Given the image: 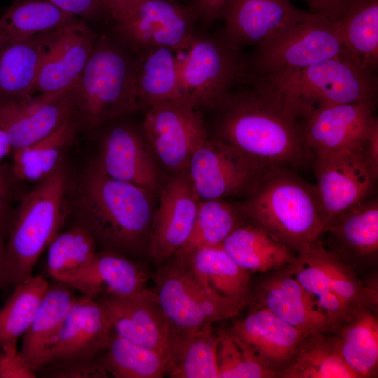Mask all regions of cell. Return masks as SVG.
Returning <instances> with one entry per match:
<instances>
[{"label": "cell", "mask_w": 378, "mask_h": 378, "mask_svg": "<svg viewBox=\"0 0 378 378\" xmlns=\"http://www.w3.org/2000/svg\"><path fill=\"white\" fill-rule=\"evenodd\" d=\"M214 136L269 167L303 163L309 150L280 92L264 77L234 88L212 109Z\"/></svg>", "instance_id": "1"}, {"label": "cell", "mask_w": 378, "mask_h": 378, "mask_svg": "<svg viewBox=\"0 0 378 378\" xmlns=\"http://www.w3.org/2000/svg\"><path fill=\"white\" fill-rule=\"evenodd\" d=\"M155 195L108 177L93 162L78 182L71 211L98 246L138 260L147 255Z\"/></svg>", "instance_id": "2"}, {"label": "cell", "mask_w": 378, "mask_h": 378, "mask_svg": "<svg viewBox=\"0 0 378 378\" xmlns=\"http://www.w3.org/2000/svg\"><path fill=\"white\" fill-rule=\"evenodd\" d=\"M240 204L248 222L296 253L318 240L326 227L316 186L288 167L270 169Z\"/></svg>", "instance_id": "3"}, {"label": "cell", "mask_w": 378, "mask_h": 378, "mask_svg": "<svg viewBox=\"0 0 378 378\" xmlns=\"http://www.w3.org/2000/svg\"><path fill=\"white\" fill-rule=\"evenodd\" d=\"M130 53L106 36L97 38L85 67L68 90L77 129H97L139 111Z\"/></svg>", "instance_id": "4"}, {"label": "cell", "mask_w": 378, "mask_h": 378, "mask_svg": "<svg viewBox=\"0 0 378 378\" xmlns=\"http://www.w3.org/2000/svg\"><path fill=\"white\" fill-rule=\"evenodd\" d=\"M66 186L62 164L38 182L13 212L6 242L4 286H14L34 275L36 262L64 223Z\"/></svg>", "instance_id": "5"}, {"label": "cell", "mask_w": 378, "mask_h": 378, "mask_svg": "<svg viewBox=\"0 0 378 378\" xmlns=\"http://www.w3.org/2000/svg\"><path fill=\"white\" fill-rule=\"evenodd\" d=\"M262 77L280 92L286 111L298 122L321 106L377 100V76L347 53Z\"/></svg>", "instance_id": "6"}, {"label": "cell", "mask_w": 378, "mask_h": 378, "mask_svg": "<svg viewBox=\"0 0 378 378\" xmlns=\"http://www.w3.org/2000/svg\"><path fill=\"white\" fill-rule=\"evenodd\" d=\"M181 96L195 108L213 109L229 92L252 79L241 50L220 36L194 33L178 53Z\"/></svg>", "instance_id": "7"}, {"label": "cell", "mask_w": 378, "mask_h": 378, "mask_svg": "<svg viewBox=\"0 0 378 378\" xmlns=\"http://www.w3.org/2000/svg\"><path fill=\"white\" fill-rule=\"evenodd\" d=\"M160 304L171 332L198 330L234 317L250 300L223 296L207 286L189 262L170 259L155 276Z\"/></svg>", "instance_id": "8"}, {"label": "cell", "mask_w": 378, "mask_h": 378, "mask_svg": "<svg viewBox=\"0 0 378 378\" xmlns=\"http://www.w3.org/2000/svg\"><path fill=\"white\" fill-rule=\"evenodd\" d=\"M290 272L327 313L339 310L343 302L354 313L361 309L377 313V278H359L356 268L319 239L297 253Z\"/></svg>", "instance_id": "9"}, {"label": "cell", "mask_w": 378, "mask_h": 378, "mask_svg": "<svg viewBox=\"0 0 378 378\" xmlns=\"http://www.w3.org/2000/svg\"><path fill=\"white\" fill-rule=\"evenodd\" d=\"M108 15L119 42L135 56L158 47L183 52L198 20L192 5L174 0H128Z\"/></svg>", "instance_id": "10"}, {"label": "cell", "mask_w": 378, "mask_h": 378, "mask_svg": "<svg viewBox=\"0 0 378 378\" xmlns=\"http://www.w3.org/2000/svg\"><path fill=\"white\" fill-rule=\"evenodd\" d=\"M346 53L340 20L308 13L294 27L255 47L248 64L254 78L304 68Z\"/></svg>", "instance_id": "11"}, {"label": "cell", "mask_w": 378, "mask_h": 378, "mask_svg": "<svg viewBox=\"0 0 378 378\" xmlns=\"http://www.w3.org/2000/svg\"><path fill=\"white\" fill-rule=\"evenodd\" d=\"M272 168L208 137L193 153L187 173L198 200L203 201L247 197Z\"/></svg>", "instance_id": "12"}, {"label": "cell", "mask_w": 378, "mask_h": 378, "mask_svg": "<svg viewBox=\"0 0 378 378\" xmlns=\"http://www.w3.org/2000/svg\"><path fill=\"white\" fill-rule=\"evenodd\" d=\"M141 126L158 163L172 174L187 172L193 153L209 137L202 111L183 99L147 108Z\"/></svg>", "instance_id": "13"}, {"label": "cell", "mask_w": 378, "mask_h": 378, "mask_svg": "<svg viewBox=\"0 0 378 378\" xmlns=\"http://www.w3.org/2000/svg\"><path fill=\"white\" fill-rule=\"evenodd\" d=\"M360 142L315 155V186L323 206L326 226L341 213L371 197L374 191L378 177L366 162Z\"/></svg>", "instance_id": "14"}, {"label": "cell", "mask_w": 378, "mask_h": 378, "mask_svg": "<svg viewBox=\"0 0 378 378\" xmlns=\"http://www.w3.org/2000/svg\"><path fill=\"white\" fill-rule=\"evenodd\" d=\"M122 118L106 125L94 163L108 177L156 195L161 183L159 163L141 126L137 127Z\"/></svg>", "instance_id": "15"}, {"label": "cell", "mask_w": 378, "mask_h": 378, "mask_svg": "<svg viewBox=\"0 0 378 378\" xmlns=\"http://www.w3.org/2000/svg\"><path fill=\"white\" fill-rule=\"evenodd\" d=\"M307 14L290 0H229L219 18L225 24L219 35L239 50L258 47L294 27Z\"/></svg>", "instance_id": "16"}, {"label": "cell", "mask_w": 378, "mask_h": 378, "mask_svg": "<svg viewBox=\"0 0 378 378\" xmlns=\"http://www.w3.org/2000/svg\"><path fill=\"white\" fill-rule=\"evenodd\" d=\"M199 202L187 172L172 174L161 190L152 221L147 255L155 265L165 264L186 243Z\"/></svg>", "instance_id": "17"}, {"label": "cell", "mask_w": 378, "mask_h": 378, "mask_svg": "<svg viewBox=\"0 0 378 378\" xmlns=\"http://www.w3.org/2000/svg\"><path fill=\"white\" fill-rule=\"evenodd\" d=\"M97 38L80 18L43 33L44 52L34 94L69 90L85 67Z\"/></svg>", "instance_id": "18"}, {"label": "cell", "mask_w": 378, "mask_h": 378, "mask_svg": "<svg viewBox=\"0 0 378 378\" xmlns=\"http://www.w3.org/2000/svg\"><path fill=\"white\" fill-rule=\"evenodd\" d=\"M112 332L104 305L97 299L81 295L76 298L38 369L48 364L95 358L107 348Z\"/></svg>", "instance_id": "19"}, {"label": "cell", "mask_w": 378, "mask_h": 378, "mask_svg": "<svg viewBox=\"0 0 378 378\" xmlns=\"http://www.w3.org/2000/svg\"><path fill=\"white\" fill-rule=\"evenodd\" d=\"M376 101L317 108L299 124L307 149L314 155L336 151L360 142L375 116Z\"/></svg>", "instance_id": "20"}, {"label": "cell", "mask_w": 378, "mask_h": 378, "mask_svg": "<svg viewBox=\"0 0 378 378\" xmlns=\"http://www.w3.org/2000/svg\"><path fill=\"white\" fill-rule=\"evenodd\" d=\"M150 274L143 262L115 251L102 249L81 268L57 281L81 295L99 299L122 297L143 291Z\"/></svg>", "instance_id": "21"}, {"label": "cell", "mask_w": 378, "mask_h": 378, "mask_svg": "<svg viewBox=\"0 0 378 378\" xmlns=\"http://www.w3.org/2000/svg\"><path fill=\"white\" fill-rule=\"evenodd\" d=\"M255 307L265 308L307 333H333L317 300L290 272L286 265L270 272L256 288Z\"/></svg>", "instance_id": "22"}, {"label": "cell", "mask_w": 378, "mask_h": 378, "mask_svg": "<svg viewBox=\"0 0 378 378\" xmlns=\"http://www.w3.org/2000/svg\"><path fill=\"white\" fill-rule=\"evenodd\" d=\"M68 90L0 102V126L8 136L13 152L47 136L70 118Z\"/></svg>", "instance_id": "23"}, {"label": "cell", "mask_w": 378, "mask_h": 378, "mask_svg": "<svg viewBox=\"0 0 378 378\" xmlns=\"http://www.w3.org/2000/svg\"><path fill=\"white\" fill-rule=\"evenodd\" d=\"M106 307L113 331L139 346L165 354L171 326L155 290L97 299Z\"/></svg>", "instance_id": "24"}, {"label": "cell", "mask_w": 378, "mask_h": 378, "mask_svg": "<svg viewBox=\"0 0 378 378\" xmlns=\"http://www.w3.org/2000/svg\"><path fill=\"white\" fill-rule=\"evenodd\" d=\"M228 330L244 342L260 365L274 372L276 377L309 335L262 307H254Z\"/></svg>", "instance_id": "25"}, {"label": "cell", "mask_w": 378, "mask_h": 378, "mask_svg": "<svg viewBox=\"0 0 378 378\" xmlns=\"http://www.w3.org/2000/svg\"><path fill=\"white\" fill-rule=\"evenodd\" d=\"M332 248L354 268L377 262L378 200L368 197L334 218L325 227Z\"/></svg>", "instance_id": "26"}, {"label": "cell", "mask_w": 378, "mask_h": 378, "mask_svg": "<svg viewBox=\"0 0 378 378\" xmlns=\"http://www.w3.org/2000/svg\"><path fill=\"white\" fill-rule=\"evenodd\" d=\"M76 298V290L65 283L48 282L34 318L22 337L20 349L35 370L59 335Z\"/></svg>", "instance_id": "27"}, {"label": "cell", "mask_w": 378, "mask_h": 378, "mask_svg": "<svg viewBox=\"0 0 378 378\" xmlns=\"http://www.w3.org/2000/svg\"><path fill=\"white\" fill-rule=\"evenodd\" d=\"M134 90L139 111L160 103L183 99L178 53L169 48L158 47L136 55Z\"/></svg>", "instance_id": "28"}, {"label": "cell", "mask_w": 378, "mask_h": 378, "mask_svg": "<svg viewBox=\"0 0 378 378\" xmlns=\"http://www.w3.org/2000/svg\"><path fill=\"white\" fill-rule=\"evenodd\" d=\"M240 267L250 273H266L291 263L296 255L264 228L247 221L220 244Z\"/></svg>", "instance_id": "29"}, {"label": "cell", "mask_w": 378, "mask_h": 378, "mask_svg": "<svg viewBox=\"0 0 378 378\" xmlns=\"http://www.w3.org/2000/svg\"><path fill=\"white\" fill-rule=\"evenodd\" d=\"M218 335L212 326L188 332H171L165 350L166 376L172 378H220Z\"/></svg>", "instance_id": "30"}, {"label": "cell", "mask_w": 378, "mask_h": 378, "mask_svg": "<svg viewBox=\"0 0 378 378\" xmlns=\"http://www.w3.org/2000/svg\"><path fill=\"white\" fill-rule=\"evenodd\" d=\"M43 52V34L0 41V102L34 95Z\"/></svg>", "instance_id": "31"}, {"label": "cell", "mask_w": 378, "mask_h": 378, "mask_svg": "<svg viewBox=\"0 0 378 378\" xmlns=\"http://www.w3.org/2000/svg\"><path fill=\"white\" fill-rule=\"evenodd\" d=\"M313 332L302 341L280 378H358L341 356L337 335Z\"/></svg>", "instance_id": "32"}, {"label": "cell", "mask_w": 378, "mask_h": 378, "mask_svg": "<svg viewBox=\"0 0 378 378\" xmlns=\"http://www.w3.org/2000/svg\"><path fill=\"white\" fill-rule=\"evenodd\" d=\"M247 221L240 202L223 199L200 201L192 230L171 259L189 262L196 252L221 244L236 228Z\"/></svg>", "instance_id": "33"}, {"label": "cell", "mask_w": 378, "mask_h": 378, "mask_svg": "<svg viewBox=\"0 0 378 378\" xmlns=\"http://www.w3.org/2000/svg\"><path fill=\"white\" fill-rule=\"evenodd\" d=\"M335 333L340 351L358 378L374 377L378 371V318L369 309L356 312Z\"/></svg>", "instance_id": "34"}, {"label": "cell", "mask_w": 378, "mask_h": 378, "mask_svg": "<svg viewBox=\"0 0 378 378\" xmlns=\"http://www.w3.org/2000/svg\"><path fill=\"white\" fill-rule=\"evenodd\" d=\"M340 24L351 59L374 73L378 64V0H351Z\"/></svg>", "instance_id": "35"}, {"label": "cell", "mask_w": 378, "mask_h": 378, "mask_svg": "<svg viewBox=\"0 0 378 378\" xmlns=\"http://www.w3.org/2000/svg\"><path fill=\"white\" fill-rule=\"evenodd\" d=\"M77 130L69 118L50 134L14 150L12 166L14 176L20 180L38 183L51 175L62 165V156Z\"/></svg>", "instance_id": "36"}, {"label": "cell", "mask_w": 378, "mask_h": 378, "mask_svg": "<svg viewBox=\"0 0 378 378\" xmlns=\"http://www.w3.org/2000/svg\"><path fill=\"white\" fill-rule=\"evenodd\" d=\"M78 19L48 0H14L0 17V41L30 38Z\"/></svg>", "instance_id": "37"}, {"label": "cell", "mask_w": 378, "mask_h": 378, "mask_svg": "<svg viewBox=\"0 0 378 378\" xmlns=\"http://www.w3.org/2000/svg\"><path fill=\"white\" fill-rule=\"evenodd\" d=\"M189 263L216 292L230 298L251 302V273L236 263L220 244L198 251Z\"/></svg>", "instance_id": "38"}, {"label": "cell", "mask_w": 378, "mask_h": 378, "mask_svg": "<svg viewBox=\"0 0 378 378\" xmlns=\"http://www.w3.org/2000/svg\"><path fill=\"white\" fill-rule=\"evenodd\" d=\"M48 282L41 275H32L14 286L0 309V349L18 348V340L29 328Z\"/></svg>", "instance_id": "39"}, {"label": "cell", "mask_w": 378, "mask_h": 378, "mask_svg": "<svg viewBox=\"0 0 378 378\" xmlns=\"http://www.w3.org/2000/svg\"><path fill=\"white\" fill-rule=\"evenodd\" d=\"M102 358L110 377L161 378L166 376L164 353L136 344L113 331Z\"/></svg>", "instance_id": "40"}, {"label": "cell", "mask_w": 378, "mask_h": 378, "mask_svg": "<svg viewBox=\"0 0 378 378\" xmlns=\"http://www.w3.org/2000/svg\"><path fill=\"white\" fill-rule=\"evenodd\" d=\"M97 243L83 227L74 224L59 232L47 247L46 267L52 280L81 268L95 255Z\"/></svg>", "instance_id": "41"}, {"label": "cell", "mask_w": 378, "mask_h": 378, "mask_svg": "<svg viewBox=\"0 0 378 378\" xmlns=\"http://www.w3.org/2000/svg\"><path fill=\"white\" fill-rule=\"evenodd\" d=\"M220 378H274L276 374L260 365L248 347L229 330L218 334Z\"/></svg>", "instance_id": "42"}, {"label": "cell", "mask_w": 378, "mask_h": 378, "mask_svg": "<svg viewBox=\"0 0 378 378\" xmlns=\"http://www.w3.org/2000/svg\"><path fill=\"white\" fill-rule=\"evenodd\" d=\"M103 353L84 360L45 365L36 371L37 377L48 378H106L109 377L103 362Z\"/></svg>", "instance_id": "43"}, {"label": "cell", "mask_w": 378, "mask_h": 378, "mask_svg": "<svg viewBox=\"0 0 378 378\" xmlns=\"http://www.w3.org/2000/svg\"><path fill=\"white\" fill-rule=\"evenodd\" d=\"M36 377V370L18 348L0 349V378Z\"/></svg>", "instance_id": "44"}, {"label": "cell", "mask_w": 378, "mask_h": 378, "mask_svg": "<svg viewBox=\"0 0 378 378\" xmlns=\"http://www.w3.org/2000/svg\"><path fill=\"white\" fill-rule=\"evenodd\" d=\"M48 1L63 11L84 20H92L107 13L101 0Z\"/></svg>", "instance_id": "45"}, {"label": "cell", "mask_w": 378, "mask_h": 378, "mask_svg": "<svg viewBox=\"0 0 378 378\" xmlns=\"http://www.w3.org/2000/svg\"><path fill=\"white\" fill-rule=\"evenodd\" d=\"M8 176L0 164V234L6 239L13 212L11 211V188Z\"/></svg>", "instance_id": "46"}, {"label": "cell", "mask_w": 378, "mask_h": 378, "mask_svg": "<svg viewBox=\"0 0 378 378\" xmlns=\"http://www.w3.org/2000/svg\"><path fill=\"white\" fill-rule=\"evenodd\" d=\"M360 149L368 165L378 177V120L375 116L361 140Z\"/></svg>", "instance_id": "47"}, {"label": "cell", "mask_w": 378, "mask_h": 378, "mask_svg": "<svg viewBox=\"0 0 378 378\" xmlns=\"http://www.w3.org/2000/svg\"><path fill=\"white\" fill-rule=\"evenodd\" d=\"M312 13L332 20L341 19L351 0H304Z\"/></svg>", "instance_id": "48"}, {"label": "cell", "mask_w": 378, "mask_h": 378, "mask_svg": "<svg viewBox=\"0 0 378 378\" xmlns=\"http://www.w3.org/2000/svg\"><path fill=\"white\" fill-rule=\"evenodd\" d=\"M225 4V0H193L191 5L196 10L199 20L211 22L220 18Z\"/></svg>", "instance_id": "49"}, {"label": "cell", "mask_w": 378, "mask_h": 378, "mask_svg": "<svg viewBox=\"0 0 378 378\" xmlns=\"http://www.w3.org/2000/svg\"><path fill=\"white\" fill-rule=\"evenodd\" d=\"M13 147L5 130L0 126V164L13 152Z\"/></svg>", "instance_id": "50"}, {"label": "cell", "mask_w": 378, "mask_h": 378, "mask_svg": "<svg viewBox=\"0 0 378 378\" xmlns=\"http://www.w3.org/2000/svg\"><path fill=\"white\" fill-rule=\"evenodd\" d=\"M6 264V242L0 234V287L4 286V273Z\"/></svg>", "instance_id": "51"}, {"label": "cell", "mask_w": 378, "mask_h": 378, "mask_svg": "<svg viewBox=\"0 0 378 378\" xmlns=\"http://www.w3.org/2000/svg\"><path fill=\"white\" fill-rule=\"evenodd\" d=\"M107 13L128 0H101Z\"/></svg>", "instance_id": "52"}, {"label": "cell", "mask_w": 378, "mask_h": 378, "mask_svg": "<svg viewBox=\"0 0 378 378\" xmlns=\"http://www.w3.org/2000/svg\"><path fill=\"white\" fill-rule=\"evenodd\" d=\"M225 6L226 5V4L228 2L229 0H225ZM225 7V6H224Z\"/></svg>", "instance_id": "53"}]
</instances>
